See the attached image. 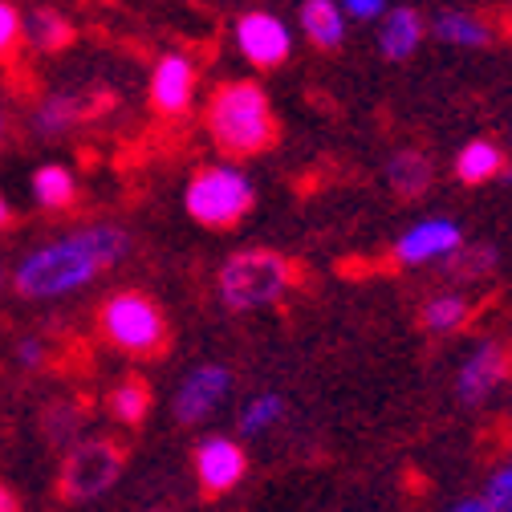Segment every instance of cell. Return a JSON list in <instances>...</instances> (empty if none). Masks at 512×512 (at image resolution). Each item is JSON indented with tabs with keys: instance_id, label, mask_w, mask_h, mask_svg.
I'll list each match as a JSON object with an SVG mask.
<instances>
[{
	"instance_id": "cell-20",
	"label": "cell",
	"mask_w": 512,
	"mask_h": 512,
	"mask_svg": "<svg viewBox=\"0 0 512 512\" xmlns=\"http://www.w3.org/2000/svg\"><path fill=\"white\" fill-rule=\"evenodd\" d=\"M508 171V163H504V151L492 143V139H476V143H468L460 155H456V175L464 179V183H488V179H496V175H504Z\"/></svg>"
},
{
	"instance_id": "cell-16",
	"label": "cell",
	"mask_w": 512,
	"mask_h": 512,
	"mask_svg": "<svg viewBox=\"0 0 512 512\" xmlns=\"http://www.w3.org/2000/svg\"><path fill=\"white\" fill-rule=\"evenodd\" d=\"M423 41V17L411 5H391L382 17V33H378V49L391 61H407Z\"/></svg>"
},
{
	"instance_id": "cell-3",
	"label": "cell",
	"mask_w": 512,
	"mask_h": 512,
	"mask_svg": "<svg viewBox=\"0 0 512 512\" xmlns=\"http://www.w3.org/2000/svg\"><path fill=\"white\" fill-rule=\"evenodd\" d=\"M256 191L240 167L228 163H208L183 187V208L187 216L204 228H232L252 212Z\"/></svg>"
},
{
	"instance_id": "cell-23",
	"label": "cell",
	"mask_w": 512,
	"mask_h": 512,
	"mask_svg": "<svg viewBox=\"0 0 512 512\" xmlns=\"http://www.w3.org/2000/svg\"><path fill=\"white\" fill-rule=\"evenodd\" d=\"M45 439L53 443V447H66V452H70V447L78 443V427H82V407L78 403H66V399H61L57 407H49L45 411Z\"/></svg>"
},
{
	"instance_id": "cell-19",
	"label": "cell",
	"mask_w": 512,
	"mask_h": 512,
	"mask_svg": "<svg viewBox=\"0 0 512 512\" xmlns=\"http://www.w3.org/2000/svg\"><path fill=\"white\" fill-rule=\"evenodd\" d=\"M106 411L122 427H139L151 415V387L143 378H118L106 395Z\"/></svg>"
},
{
	"instance_id": "cell-30",
	"label": "cell",
	"mask_w": 512,
	"mask_h": 512,
	"mask_svg": "<svg viewBox=\"0 0 512 512\" xmlns=\"http://www.w3.org/2000/svg\"><path fill=\"white\" fill-rule=\"evenodd\" d=\"M0 512H21V496L5 480H0Z\"/></svg>"
},
{
	"instance_id": "cell-4",
	"label": "cell",
	"mask_w": 512,
	"mask_h": 512,
	"mask_svg": "<svg viewBox=\"0 0 512 512\" xmlns=\"http://www.w3.org/2000/svg\"><path fill=\"white\" fill-rule=\"evenodd\" d=\"M216 285H220V301L228 309H261V305H273L289 293L293 261H285L281 252H269V248L236 252L220 269Z\"/></svg>"
},
{
	"instance_id": "cell-11",
	"label": "cell",
	"mask_w": 512,
	"mask_h": 512,
	"mask_svg": "<svg viewBox=\"0 0 512 512\" xmlns=\"http://www.w3.org/2000/svg\"><path fill=\"white\" fill-rule=\"evenodd\" d=\"M196 98V61L187 53H163L151 70V106L167 118L183 114Z\"/></svg>"
},
{
	"instance_id": "cell-34",
	"label": "cell",
	"mask_w": 512,
	"mask_h": 512,
	"mask_svg": "<svg viewBox=\"0 0 512 512\" xmlns=\"http://www.w3.org/2000/svg\"><path fill=\"white\" fill-rule=\"evenodd\" d=\"M5 281H9V273H5V265H0V289H5Z\"/></svg>"
},
{
	"instance_id": "cell-6",
	"label": "cell",
	"mask_w": 512,
	"mask_h": 512,
	"mask_svg": "<svg viewBox=\"0 0 512 512\" xmlns=\"http://www.w3.org/2000/svg\"><path fill=\"white\" fill-rule=\"evenodd\" d=\"M126 468V447L110 435H90V439H78L66 460H61V472H57V496L66 504H86V500H98L106 496L118 476Z\"/></svg>"
},
{
	"instance_id": "cell-32",
	"label": "cell",
	"mask_w": 512,
	"mask_h": 512,
	"mask_svg": "<svg viewBox=\"0 0 512 512\" xmlns=\"http://www.w3.org/2000/svg\"><path fill=\"white\" fill-rule=\"evenodd\" d=\"M9 220H13V208L5 200V191H0V228H9Z\"/></svg>"
},
{
	"instance_id": "cell-26",
	"label": "cell",
	"mask_w": 512,
	"mask_h": 512,
	"mask_svg": "<svg viewBox=\"0 0 512 512\" xmlns=\"http://www.w3.org/2000/svg\"><path fill=\"white\" fill-rule=\"evenodd\" d=\"M13 362L21 366V370H41L45 362H49V342L41 338V334H25V338H17L13 342Z\"/></svg>"
},
{
	"instance_id": "cell-27",
	"label": "cell",
	"mask_w": 512,
	"mask_h": 512,
	"mask_svg": "<svg viewBox=\"0 0 512 512\" xmlns=\"http://www.w3.org/2000/svg\"><path fill=\"white\" fill-rule=\"evenodd\" d=\"M21 45V9L13 0H0V61L13 57Z\"/></svg>"
},
{
	"instance_id": "cell-35",
	"label": "cell",
	"mask_w": 512,
	"mask_h": 512,
	"mask_svg": "<svg viewBox=\"0 0 512 512\" xmlns=\"http://www.w3.org/2000/svg\"><path fill=\"white\" fill-rule=\"evenodd\" d=\"M504 175H508V179H512V167H508V171H504Z\"/></svg>"
},
{
	"instance_id": "cell-9",
	"label": "cell",
	"mask_w": 512,
	"mask_h": 512,
	"mask_svg": "<svg viewBox=\"0 0 512 512\" xmlns=\"http://www.w3.org/2000/svg\"><path fill=\"white\" fill-rule=\"evenodd\" d=\"M248 472V456L236 439H224V435H212L196 447V480L204 488L208 500L232 492Z\"/></svg>"
},
{
	"instance_id": "cell-2",
	"label": "cell",
	"mask_w": 512,
	"mask_h": 512,
	"mask_svg": "<svg viewBox=\"0 0 512 512\" xmlns=\"http://www.w3.org/2000/svg\"><path fill=\"white\" fill-rule=\"evenodd\" d=\"M208 135L224 155H256L273 147L277 118L269 94L252 82H228L208 102Z\"/></svg>"
},
{
	"instance_id": "cell-12",
	"label": "cell",
	"mask_w": 512,
	"mask_h": 512,
	"mask_svg": "<svg viewBox=\"0 0 512 512\" xmlns=\"http://www.w3.org/2000/svg\"><path fill=\"white\" fill-rule=\"evenodd\" d=\"M90 102L94 98L86 90H49L29 110V131L37 139H61V135H70L74 126H82L90 118V110H94Z\"/></svg>"
},
{
	"instance_id": "cell-29",
	"label": "cell",
	"mask_w": 512,
	"mask_h": 512,
	"mask_svg": "<svg viewBox=\"0 0 512 512\" xmlns=\"http://www.w3.org/2000/svg\"><path fill=\"white\" fill-rule=\"evenodd\" d=\"M387 0H342V13H350L354 21H374V17H387Z\"/></svg>"
},
{
	"instance_id": "cell-1",
	"label": "cell",
	"mask_w": 512,
	"mask_h": 512,
	"mask_svg": "<svg viewBox=\"0 0 512 512\" xmlns=\"http://www.w3.org/2000/svg\"><path fill=\"white\" fill-rule=\"evenodd\" d=\"M126 252H131V232L122 224H110V220L82 224L66 236L29 248L13 265L9 285L25 301H61L86 289L98 273L126 261Z\"/></svg>"
},
{
	"instance_id": "cell-14",
	"label": "cell",
	"mask_w": 512,
	"mask_h": 512,
	"mask_svg": "<svg viewBox=\"0 0 512 512\" xmlns=\"http://www.w3.org/2000/svg\"><path fill=\"white\" fill-rule=\"evenodd\" d=\"M21 41L33 49V53H61V49H70L74 41V25L70 17L53 9V5H33L29 13H21Z\"/></svg>"
},
{
	"instance_id": "cell-10",
	"label": "cell",
	"mask_w": 512,
	"mask_h": 512,
	"mask_svg": "<svg viewBox=\"0 0 512 512\" xmlns=\"http://www.w3.org/2000/svg\"><path fill=\"white\" fill-rule=\"evenodd\" d=\"M508 378H512V354H508V346H500V342H480V346L472 350V358L464 362V370H460L456 391H460V399H464L468 407H476V403H484L496 387H504Z\"/></svg>"
},
{
	"instance_id": "cell-7",
	"label": "cell",
	"mask_w": 512,
	"mask_h": 512,
	"mask_svg": "<svg viewBox=\"0 0 512 512\" xmlns=\"http://www.w3.org/2000/svg\"><path fill=\"white\" fill-rule=\"evenodd\" d=\"M228 391H232V374H228L224 366H200V370H191V374L179 382L175 403H171L175 423H183V427L204 423V419L228 399Z\"/></svg>"
},
{
	"instance_id": "cell-21",
	"label": "cell",
	"mask_w": 512,
	"mask_h": 512,
	"mask_svg": "<svg viewBox=\"0 0 512 512\" xmlns=\"http://www.w3.org/2000/svg\"><path fill=\"white\" fill-rule=\"evenodd\" d=\"M431 33H435L439 41H447V45H464V49H480V45L492 41L488 21H480V17H472V13H439V17L431 21Z\"/></svg>"
},
{
	"instance_id": "cell-17",
	"label": "cell",
	"mask_w": 512,
	"mask_h": 512,
	"mask_svg": "<svg viewBox=\"0 0 512 512\" xmlns=\"http://www.w3.org/2000/svg\"><path fill=\"white\" fill-rule=\"evenodd\" d=\"M301 33L317 49H338L346 37V13L334 0H305L301 5Z\"/></svg>"
},
{
	"instance_id": "cell-31",
	"label": "cell",
	"mask_w": 512,
	"mask_h": 512,
	"mask_svg": "<svg viewBox=\"0 0 512 512\" xmlns=\"http://www.w3.org/2000/svg\"><path fill=\"white\" fill-rule=\"evenodd\" d=\"M452 512H492V504L480 496V500H464V504H456Z\"/></svg>"
},
{
	"instance_id": "cell-22",
	"label": "cell",
	"mask_w": 512,
	"mask_h": 512,
	"mask_svg": "<svg viewBox=\"0 0 512 512\" xmlns=\"http://www.w3.org/2000/svg\"><path fill=\"white\" fill-rule=\"evenodd\" d=\"M468 317H472V305H468L464 293H439L423 305V326L431 334H452L468 322Z\"/></svg>"
},
{
	"instance_id": "cell-24",
	"label": "cell",
	"mask_w": 512,
	"mask_h": 512,
	"mask_svg": "<svg viewBox=\"0 0 512 512\" xmlns=\"http://www.w3.org/2000/svg\"><path fill=\"white\" fill-rule=\"evenodd\" d=\"M285 403L277 395H261V399H252L244 411H240V431L244 435H256V431H265L273 419H281Z\"/></svg>"
},
{
	"instance_id": "cell-25",
	"label": "cell",
	"mask_w": 512,
	"mask_h": 512,
	"mask_svg": "<svg viewBox=\"0 0 512 512\" xmlns=\"http://www.w3.org/2000/svg\"><path fill=\"white\" fill-rule=\"evenodd\" d=\"M492 265H496V248H488V244L452 252V273L456 277H480V273H492Z\"/></svg>"
},
{
	"instance_id": "cell-8",
	"label": "cell",
	"mask_w": 512,
	"mask_h": 512,
	"mask_svg": "<svg viewBox=\"0 0 512 512\" xmlns=\"http://www.w3.org/2000/svg\"><path fill=\"white\" fill-rule=\"evenodd\" d=\"M236 49L256 70H273L293 53V37L285 21H277L273 13H244L236 21Z\"/></svg>"
},
{
	"instance_id": "cell-18",
	"label": "cell",
	"mask_w": 512,
	"mask_h": 512,
	"mask_svg": "<svg viewBox=\"0 0 512 512\" xmlns=\"http://www.w3.org/2000/svg\"><path fill=\"white\" fill-rule=\"evenodd\" d=\"M387 187L399 200H419L431 187V159L423 151H399L387 163Z\"/></svg>"
},
{
	"instance_id": "cell-28",
	"label": "cell",
	"mask_w": 512,
	"mask_h": 512,
	"mask_svg": "<svg viewBox=\"0 0 512 512\" xmlns=\"http://www.w3.org/2000/svg\"><path fill=\"white\" fill-rule=\"evenodd\" d=\"M484 500L492 504V512H512V468H504V472L492 476Z\"/></svg>"
},
{
	"instance_id": "cell-13",
	"label": "cell",
	"mask_w": 512,
	"mask_h": 512,
	"mask_svg": "<svg viewBox=\"0 0 512 512\" xmlns=\"http://www.w3.org/2000/svg\"><path fill=\"white\" fill-rule=\"evenodd\" d=\"M464 248V232L456 220H419L407 228L395 244V261L399 265H427L435 256H452Z\"/></svg>"
},
{
	"instance_id": "cell-5",
	"label": "cell",
	"mask_w": 512,
	"mask_h": 512,
	"mask_svg": "<svg viewBox=\"0 0 512 512\" xmlns=\"http://www.w3.org/2000/svg\"><path fill=\"white\" fill-rule=\"evenodd\" d=\"M98 330L114 350L139 354V358L159 354L167 346V317L139 289H122V293L106 297L98 309Z\"/></svg>"
},
{
	"instance_id": "cell-15",
	"label": "cell",
	"mask_w": 512,
	"mask_h": 512,
	"mask_svg": "<svg viewBox=\"0 0 512 512\" xmlns=\"http://www.w3.org/2000/svg\"><path fill=\"white\" fill-rule=\"evenodd\" d=\"M29 191H33V204L41 212H66L74 200H78V179L70 171V163H61V159H49L33 171L29 179Z\"/></svg>"
},
{
	"instance_id": "cell-33",
	"label": "cell",
	"mask_w": 512,
	"mask_h": 512,
	"mask_svg": "<svg viewBox=\"0 0 512 512\" xmlns=\"http://www.w3.org/2000/svg\"><path fill=\"white\" fill-rule=\"evenodd\" d=\"M5 135H9V114H5V106H0V143H5Z\"/></svg>"
}]
</instances>
